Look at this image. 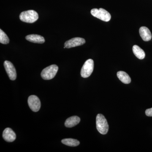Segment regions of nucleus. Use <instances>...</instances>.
Listing matches in <instances>:
<instances>
[{"label": "nucleus", "mask_w": 152, "mask_h": 152, "mask_svg": "<svg viewBox=\"0 0 152 152\" xmlns=\"http://www.w3.org/2000/svg\"><path fill=\"white\" fill-rule=\"evenodd\" d=\"M61 142L64 145L71 147L77 146L80 144V142L77 140L71 138L63 139Z\"/></svg>", "instance_id": "nucleus-15"}, {"label": "nucleus", "mask_w": 152, "mask_h": 152, "mask_svg": "<svg viewBox=\"0 0 152 152\" xmlns=\"http://www.w3.org/2000/svg\"><path fill=\"white\" fill-rule=\"evenodd\" d=\"M86 43L85 39L80 37L72 38L65 43L64 47L66 48H71L74 47L82 45Z\"/></svg>", "instance_id": "nucleus-8"}, {"label": "nucleus", "mask_w": 152, "mask_h": 152, "mask_svg": "<svg viewBox=\"0 0 152 152\" xmlns=\"http://www.w3.org/2000/svg\"><path fill=\"white\" fill-rule=\"evenodd\" d=\"M28 104L33 112H37L41 107V102L39 99L35 95L30 96L28 99Z\"/></svg>", "instance_id": "nucleus-6"}, {"label": "nucleus", "mask_w": 152, "mask_h": 152, "mask_svg": "<svg viewBox=\"0 0 152 152\" xmlns=\"http://www.w3.org/2000/svg\"><path fill=\"white\" fill-rule=\"evenodd\" d=\"M39 18V15L36 11L30 10L22 12L20 15V19L22 21L32 23Z\"/></svg>", "instance_id": "nucleus-2"}, {"label": "nucleus", "mask_w": 152, "mask_h": 152, "mask_svg": "<svg viewBox=\"0 0 152 152\" xmlns=\"http://www.w3.org/2000/svg\"><path fill=\"white\" fill-rule=\"evenodd\" d=\"M4 66L9 78L12 80H15L17 78L15 68L11 62L6 61L4 63Z\"/></svg>", "instance_id": "nucleus-7"}, {"label": "nucleus", "mask_w": 152, "mask_h": 152, "mask_svg": "<svg viewBox=\"0 0 152 152\" xmlns=\"http://www.w3.org/2000/svg\"><path fill=\"white\" fill-rule=\"evenodd\" d=\"M91 13L93 16L104 22H109L111 18L110 13L104 9H93Z\"/></svg>", "instance_id": "nucleus-4"}, {"label": "nucleus", "mask_w": 152, "mask_h": 152, "mask_svg": "<svg viewBox=\"0 0 152 152\" xmlns=\"http://www.w3.org/2000/svg\"><path fill=\"white\" fill-rule=\"evenodd\" d=\"M80 118L77 116H74L68 118L65 122V126L67 128H72L79 124Z\"/></svg>", "instance_id": "nucleus-12"}, {"label": "nucleus", "mask_w": 152, "mask_h": 152, "mask_svg": "<svg viewBox=\"0 0 152 152\" xmlns=\"http://www.w3.org/2000/svg\"><path fill=\"white\" fill-rule=\"evenodd\" d=\"M117 77L124 83L128 84L131 82V79L126 73L123 71H119L117 73Z\"/></svg>", "instance_id": "nucleus-13"}, {"label": "nucleus", "mask_w": 152, "mask_h": 152, "mask_svg": "<svg viewBox=\"0 0 152 152\" xmlns=\"http://www.w3.org/2000/svg\"><path fill=\"white\" fill-rule=\"evenodd\" d=\"M26 39L29 42L34 43L42 44L45 42V38L39 35H29L26 37Z\"/></svg>", "instance_id": "nucleus-11"}, {"label": "nucleus", "mask_w": 152, "mask_h": 152, "mask_svg": "<svg viewBox=\"0 0 152 152\" xmlns=\"http://www.w3.org/2000/svg\"><path fill=\"white\" fill-rule=\"evenodd\" d=\"M58 67L56 65H52L44 69L41 73V77L45 80L53 78L56 75Z\"/></svg>", "instance_id": "nucleus-3"}, {"label": "nucleus", "mask_w": 152, "mask_h": 152, "mask_svg": "<svg viewBox=\"0 0 152 152\" xmlns=\"http://www.w3.org/2000/svg\"><path fill=\"white\" fill-rule=\"evenodd\" d=\"M145 114L148 116L152 117V108L146 110Z\"/></svg>", "instance_id": "nucleus-17"}, {"label": "nucleus", "mask_w": 152, "mask_h": 152, "mask_svg": "<svg viewBox=\"0 0 152 152\" xmlns=\"http://www.w3.org/2000/svg\"><path fill=\"white\" fill-rule=\"evenodd\" d=\"M133 53L139 59H143L145 56V54L142 49L137 45L133 46L132 48Z\"/></svg>", "instance_id": "nucleus-14"}, {"label": "nucleus", "mask_w": 152, "mask_h": 152, "mask_svg": "<svg viewBox=\"0 0 152 152\" xmlns=\"http://www.w3.org/2000/svg\"><path fill=\"white\" fill-rule=\"evenodd\" d=\"M97 129L102 134H106L109 130V125L103 115L99 114L96 118Z\"/></svg>", "instance_id": "nucleus-1"}, {"label": "nucleus", "mask_w": 152, "mask_h": 152, "mask_svg": "<svg viewBox=\"0 0 152 152\" xmlns=\"http://www.w3.org/2000/svg\"><path fill=\"white\" fill-rule=\"evenodd\" d=\"M0 42L7 45L10 42V39L7 34L1 29L0 30Z\"/></svg>", "instance_id": "nucleus-16"}, {"label": "nucleus", "mask_w": 152, "mask_h": 152, "mask_svg": "<svg viewBox=\"0 0 152 152\" xmlns=\"http://www.w3.org/2000/svg\"><path fill=\"white\" fill-rule=\"evenodd\" d=\"M3 137L6 141L12 142L16 138L15 133L10 128H6L3 133Z\"/></svg>", "instance_id": "nucleus-9"}, {"label": "nucleus", "mask_w": 152, "mask_h": 152, "mask_svg": "<svg viewBox=\"0 0 152 152\" xmlns=\"http://www.w3.org/2000/svg\"><path fill=\"white\" fill-rule=\"evenodd\" d=\"M140 35L144 41L148 42L151 40L152 38V34L150 30L146 27H141L139 30Z\"/></svg>", "instance_id": "nucleus-10"}, {"label": "nucleus", "mask_w": 152, "mask_h": 152, "mask_svg": "<svg viewBox=\"0 0 152 152\" xmlns=\"http://www.w3.org/2000/svg\"><path fill=\"white\" fill-rule=\"evenodd\" d=\"M94 61L91 59L87 60L81 70V75L83 78L88 77L94 71Z\"/></svg>", "instance_id": "nucleus-5"}]
</instances>
